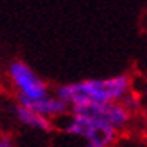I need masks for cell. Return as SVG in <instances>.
<instances>
[{
    "instance_id": "5",
    "label": "cell",
    "mask_w": 147,
    "mask_h": 147,
    "mask_svg": "<svg viewBox=\"0 0 147 147\" xmlns=\"http://www.w3.org/2000/svg\"><path fill=\"white\" fill-rule=\"evenodd\" d=\"M25 107L33 109L35 113H38L40 116L47 117V119H50L51 122H53L55 119L65 117V116L69 113V107H68V104H65V102H63L58 96H55V94H48V96L41 98V99L33 101V102L27 104Z\"/></svg>"
},
{
    "instance_id": "8",
    "label": "cell",
    "mask_w": 147,
    "mask_h": 147,
    "mask_svg": "<svg viewBox=\"0 0 147 147\" xmlns=\"http://www.w3.org/2000/svg\"><path fill=\"white\" fill-rule=\"evenodd\" d=\"M86 147H91V146H86Z\"/></svg>"
},
{
    "instance_id": "4",
    "label": "cell",
    "mask_w": 147,
    "mask_h": 147,
    "mask_svg": "<svg viewBox=\"0 0 147 147\" xmlns=\"http://www.w3.org/2000/svg\"><path fill=\"white\" fill-rule=\"evenodd\" d=\"M71 114H80L86 117H93L107 126H111L114 131H124L132 122V113L127 109L122 102H94V104H81V106L69 107Z\"/></svg>"
},
{
    "instance_id": "6",
    "label": "cell",
    "mask_w": 147,
    "mask_h": 147,
    "mask_svg": "<svg viewBox=\"0 0 147 147\" xmlns=\"http://www.w3.org/2000/svg\"><path fill=\"white\" fill-rule=\"evenodd\" d=\"M13 113H15L17 121L25 127H30V129H35V131H41V132H50L53 129V122L51 121L40 116L38 113H35L33 109H30V107L17 104Z\"/></svg>"
},
{
    "instance_id": "1",
    "label": "cell",
    "mask_w": 147,
    "mask_h": 147,
    "mask_svg": "<svg viewBox=\"0 0 147 147\" xmlns=\"http://www.w3.org/2000/svg\"><path fill=\"white\" fill-rule=\"evenodd\" d=\"M131 93V80L127 74L109 78H91L76 83H68L56 89L58 96L68 107L94 102H121Z\"/></svg>"
},
{
    "instance_id": "2",
    "label": "cell",
    "mask_w": 147,
    "mask_h": 147,
    "mask_svg": "<svg viewBox=\"0 0 147 147\" xmlns=\"http://www.w3.org/2000/svg\"><path fill=\"white\" fill-rule=\"evenodd\" d=\"M66 122L63 131L73 137H80L91 147H111L116 144L119 132L114 131L111 126L101 122L93 117L80 116V114H66Z\"/></svg>"
},
{
    "instance_id": "7",
    "label": "cell",
    "mask_w": 147,
    "mask_h": 147,
    "mask_svg": "<svg viewBox=\"0 0 147 147\" xmlns=\"http://www.w3.org/2000/svg\"><path fill=\"white\" fill-rule=\"evenodd\" d=\"M0 147H15V144L8 137H0Z\"/></svg>"
},
{
    "instance_id": "3",
    "label": "cell",
    "mask_w": 147,
    "mask_h": 147,
    "mask_svg": "<svg viewBox=\"0 0 147 147\" xmlns=\"http://www.w3.org/2000/svg\"><path fill=\"white\" fill-rule=\"evenodd\" d=\"M8 78L17 91V101L20 106H27L50 94L47 83L23 61H12L8 66Z\"/></svg>"
}]
</instances>
